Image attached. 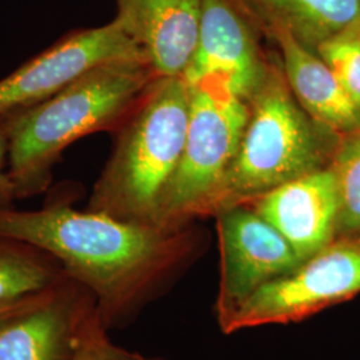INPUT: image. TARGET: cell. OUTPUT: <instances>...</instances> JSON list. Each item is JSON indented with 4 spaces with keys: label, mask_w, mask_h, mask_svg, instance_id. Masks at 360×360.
Here are the masks:
<instances>
[{
    "label": "cell",
    "mask_w": 360,
    "mask_h": 360,
    "mask_svg": "<svg viewBox=\"0 0 360 360\" xmlns=\"http://www.w3.org/2000/svg\"><path fill=\"white\" fill-rule=\"evenodd\" d=\"M0 236L55 257L86 287L107 328L126 322L159 295L193 255L187 227L163 230L103 212L72 207V198L51 199L39 210L0 206Z\"/></svg>",
    "instance_id": "obj_1"
},
{
    "label": "cell",
    "mask_w": 360,
    "mask_h": 360,
    "mask_svg": "<svg viewBox=\"0 0 360 360\" xmlns=\"http://www.w3.org/2000/svg\"><path fill=\"white\" fill-rule=\"evenodd\" d=\"M156 77L144 59L107 62L50 99L1 117L15 199L44 193L51 184L52 169L72 143L120 129Z\"/></svg>",
    "instance_id": "obj_2"
},
{
    "label": "cell",
    "mask_w": 360,
    "mask_h": 360,
    "mask_svg": "<svg viewBox=\"0 0 360 360\" xmlns=\"http://www.w3.org/2000/svg\"><path fill=\"white\" fill-rule=\"evenodd\" d=\"M191 102L184 77H156L120 126L89 210L155 226L160 196L180 162ZM156 227V226H155Z\"/></svg>",
    "instance_id": "obj_3"
},
{
    "label": "cell",
    "mask_w": 360,
    "mask_h": 360,
    "mask_svg": "<svg viewBox=\"0 0 360 360\" xmlns=\"http://www.w3.org/2000/svg\"><path fill=\"white\" fill-rule=\"evenodd\" d=\"M339 136L315 120L290 90L278 60L248 98V117L212 215L330 166Z\"/></svg>",
    "instance_id": "obj_4"
},
{
    "label": "cell",
    "mask_w": 360,
    "mask_h": 360,
    "mask_svg": "<svg viewBox=\"0 0 360 360\" xmlns=\"http://www.w3.org/2000/svg\"><path fill=\"white\" fill-rule=\"evenodd\" d=\"M190 87L183 153L155 215V226L169 231L187 227L191 219L212 215L248 117V101L227 77L210 75Z\"/></svg>",
    "instance_id": "obj_5"
},
{
    "label": "cell",
    "mask_w": 360,
    "mask_h": 360,
    "mask_svg": "<svg viewBox=\"0 0 360 360\" xmlns=\"http://www.w3.org/2000/svg\"><path fill=\"white\" fill-rule=\"evenodd\" d=\"M360 292V238H336L295 270L251 296L223 328L226 334L266 324L300 322Z\"/></svg>",
    "instance_id": "obj_6"
},
{
    "label": "cell",
    "mask_w": 360,
    "mask_h": 360,
    "mask_svg": "<svg viewBox=\"0 0 360 360\" xmlns=\"http://www.w3.org/2000/svg\"><path fill=\"white\" fill-rule=\"evenodd\" d=\"M220 283L215 312L221 330L262 287L303 262L250 205L218 212Z\"/></svg>",
    "instance_id": "obj_7"
},
{
    "label": "cell",
    "mask_w": 360,
    "mask_h": 360,
    "mask_svg": "<svg viewBox=\"0 0 360 360\" xmlns=\"http://www.w3.org/2000/svg\"><path fill=\"white\" fill-rule=\"evenodd\" d=\"M120 59L144 58L114 19L72 31L0 79V119L50 99L96 65Z\"/></svg>",
    "instance_id": "obj_8"
},
{
    "label": "cell",
    "mask_w": 360,
    "mask_h": 360,
    "mask_svg": "<svg viewBox=\"0 0 360 360\" xmlns=\"http://www.w3.org/2000/svg\"><path fill=\"white\" fill-rule=\"evenodd\" d=\"M259 31L232 0H203L199 39L184 80L193 84L210 75H223L248 101L271 63L260 49Z\"/></svg>",
    "instance_id": "obj_9"
},
{
    "label": "cell",
    "mask_w": 360,
    "mask_h": 360,
    "mask_svg": "<svg viewBox=\"0 0 360 360\" xmlns=\"http://www.w3.org/2000/svg\"><path fill=\"white\" fill-rule=\"evenodd\" d=\"M245 205L267 220L303 262L338 236L340 199L331 166L287 181Z\"/></svg>",
    "instance_id": "obj_10"
},
{
    "label": "cell",
    "mask_w": 360,
    "mask_h": 360,
    "mask_svg": "<svg viewBox=\"0 0 360 360\" xmlns=\"http://www.w3.org/2000/svg\"><path fill=\"white\" fill-rule=\"evenodd\" d=\"M203 0H116V23L156 77H183L198 44Z\"/></svg>",
    "instance_id": "obj_11"
},
{
    "label": "cell",
    "mask_w": 360,
    "mask_h": 360,
    "mask_svg": "<svg viewBox=\"0 0 360 360\" xmlns=\"http://www.w3.org/2000/svg\"><path fill=\"white\" fill-rule=\"evenodd\" d=\"M96 300L71 276L38 309L0 323V360H72Z\"/></svg>",
    "instance_id": "obj_12"
},
{
    "label": "cell",
    "mask_w": 360,
    "mask_h": 360,
    "mask_svg": "<svg viewBox=\"0 0 360 360\" xmlns=\"http://www.w3.org/2000/svg\"><path fill=\"white\" fill-rule=\"evenodd\" d=\"M264 34L276 43L288 87L309 115L338 135L359 129V107L322 58L283 28L267 27Z\"/></svg>",
    "instance_id": "obj_13"
},
{
    "label": "cell",
    "mask_w": 360,
    "mask_h": 360,
    "mask_svg": "<svg viewBox=\"0 0 360 360\" xmlns=\"http://www.w3.org/2000/svg\"><path fill=\"white\" fill-rule=\"evenodd\" d=\"M262 32L279 27L316 52L319 46L360 23V0H247Z\"/></svg>",
    "instance_id": "obj_14"
},
{
    "label": "cell",
    "mask_w": 360,
    "mask_h": 360,
    "mask_svg": "<svg viewBox=\"0 0 360 360\" xmlns=\"http://www.w3.org/2000/svg\"><path fill=\"white\" fill-rule=\"evenodd\" d=\"M63 266L35 245L0 236V302L37 294L63 282Z\"/></svg>",
    "instance_id": "obj_15"
},
{
    "label": "cell",
    "mask_w": 360,
    "mask_h": 360,
    "mask_svg": "<svg viewBox=\"0 0 360 360\" xmlns=\"http://www.w3.org/2000/svg\"><path fill=\"white\" fill-rule=\"evenodd\" d=\"M330 166L338 181L340 214L338 235L360 233V127L339 139Z\"/></svg>",
    "instance_id": "obj_16"
},
{
    "label": "cell",
    "mask_w": 360,
    "mask_h": 360,
    "mask_svg": "<svg viewBox=\"0 0 360 360\" xmlns=\"http://www.w3.org/2000/svg\"><path fill=\"white\" fill-rule=\"evenodd\" d=\"M316 53L360 108V23L323 43Z\"/></svg>",
    "instance_id": "obj_17"
},
{
    "label": "cell",
    "mask_w": 360,
    "mask_h": 360,
    "mask_svg": "<svg viewBox=\"0 0 360 360\" xmlns=\"http://www.w3.org/2000/svg\"><path fill=\"white\" fill-rule=\"evenodd\" d=\"M107 331L108 328L102 322L98 307H95L80 328L72 360H105L108 348L112 343Z\"/></svg>",
    "instance_id": "obj_18"
},
{
    "label": "cell",
    "mask_w": 360,
    "mask_h": 360,
    "mask_svg": "<svg viewBox=\"0 0 360 360\" xmlns=\"http://www.w3.org/2000/svg\"><path fill=\"white\" fill-rule=\"evenodd\" d=\"M63 282L53 285L51 288H47L44 291L37 292V294L18 297V299H13V300H3V302H0V323L10 321V319H13L15 316H19V315L26 314V312L31 311V309H38L40 306L49 303L52 297L56 295V292L59 291V288H60V285L63 284Z\"/></svg>",
    "instance_id": "obj_19"
},
{
    "label": "cell",
    "mask_w": 360,
    "mask_h": 360,
    "mask_svg": "<svg viewBox=\"0 0 360 360\" xmlns=\"http://www.w3.org/2000/svg\"><path fill=\"white\" fill-rule=\"evenodd\" d=\"M8 141L3 124L0 123V206H10L15 200V190L8 175Z\"/></svg>",
    "instance_id": "obj_20"
},
{
    "label": "cell",
    "mask_w": 360,
    "mask_h": 360,
    "mask_svg": "<svg viewBox=\"0 0 360 360\" xmlns=\"http://www.w3.org/2000/svg\"><path fill=\"white\" fill-rule=\"evenodd\" d=\"M105 360H159L153 359V358H147L139 352H134L129 351L126 348L117 347L114 343H111V346L108 348Z\"/></svg>",
    "instance_id": "obj_21"
},
{
    "label": "cell",
    "mask_w": 360,
    "mask_h": 360,
    "mask_svg": "<svg viewBox=\"0 0 360 360\" xmlns=\"http://www.w3.org/2000/svg\"><path fill=\"white\" fill-rule=\"evenodd\" d=\"M243 13H247V16L248 18H251L255 23H257V27H260L259 25V19H257V13H254V10H252V7L250 6V3L247 1V0H232Z\"/></svg>",
    "instance_id": "obj_22"
}]
</instances>
